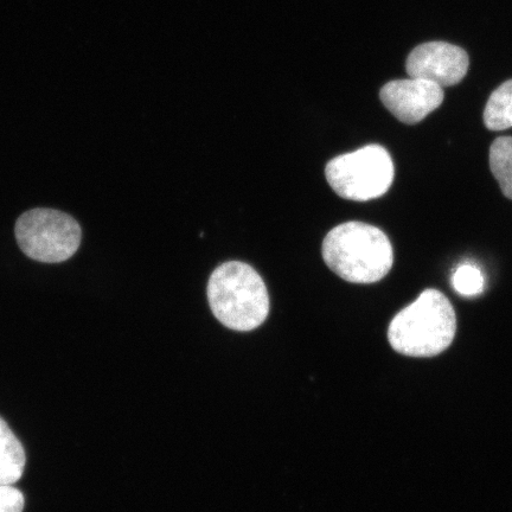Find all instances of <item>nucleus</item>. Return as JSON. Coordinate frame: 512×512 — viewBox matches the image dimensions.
Instances as JSON below:
<instances>
[{
  "label": "nucleus",
  "instance_id": "obj_1",
  "mask_svg": "<svg viewBox=\"0 0 512 512\" xmlns=\"http://www.w3.org/2000/svg\"><path fill=\"white\" fill-rule=\"evenodd\" d=\"M323 259L330 270L352 284H374L392 270V243L381 229L363 222L339 224L326 235Z\"/></svg>",
  "mask_w": 512,
  "mask_h": 512
},
{
  "label": "nucleus",
  "instance_id": "obj_2",
  "mask_svg": "<svg viewBox=\"0 0 512 512\" xmlns=\"http://www.w3.org/2000/svg\"><path fill=\"white\" fill-rule=\"evenodd\" d=\"M456 331V312L450 300L437 290H426L394 317L388 339L401 355L433 357L450 347Z\"/></svg>",
  "mask_w": 512,
  "mask_h": 512
},
{
  "label": "nucleus",
  "instance_id": "obj_3",
  "mask_svg": "<svg viewBox=\"0 0 512 512\" xmlns=\"http://www.w3.org/2000/svg\"><path fill=\"white\" fill-rule=\"evenodd\" d=\"M208 300L217 320L234 331L259 328L270 312L264 280L253 267L240 261L226 262L211 274Z\"/></svg>",
  "mask_w": 512,
  "mask_h": 512
},
{
  "label": "nucleus",
  "instance_id": "obj_4",
  "mask_svg": "<svg viewBox=\"0 0 512 512\" xmlns=\"http://www.w3.org/2000/svg\"><path fill=\"white\" fill-rule=\"evenodd\" d=\"M394 164L389 152L380 145L332 159L325 176L330 187L345 200L366 202L386 194L394 181Z\"/></svg>",
  "mask_w": 512,
  "mask_h": 512
},
{
  "label": "nucleus",
  "instance_id": "obj_5",
  "mask_svg": "<svg viewBox=\"0 0 512 512\" xmlns=\"http://www.w3.org/2000/svg\"><path fill=\"white\" fill-rule=\"evenodd\" d=\"M16 239L23 253L44 264H60L78 252L82 232L80 224L62 211L32 209L19 217Z\"/></svg>",
  "mask_w": 512,
  "mask_h": 512
},
{
  "label": "nucleus",
  "instance_id": "obj_6",
  "mask_svg": "<svg viewBox=\"0 0 512 512\" xmlns=\"http://www.w3.org/2000/svg\"><path fill=\"white\" fill-rule=\"evenodd\" d=\"M469 66V55L464 49L446 42H428L409 54L406 70L409 78L430 81L443 88L462 81Z\"/></svg>",
  "mask_w": 512,
  "mask_h": 512
},
{
  "label": "nucleus",
  "instance_id": "obj_7",
  "mask_svg": "<svg viewBox=\"0 0 512 512\" xmlns=\"http://www.w3.org/2000/svg\"><path fill=\"white\" fill-rule=\"evenodd\" d=\"M380 98L396 119L414 125L443 104L444 89L430 81L409 78L388 82Z\"/></svg>",
  "mask_w": 512,
  "mask_h": 512
},
{
  "label": "nucleus",
  "instance_id": "obj_8",
  "mask_svg": "<svg viewBox=\"0 0 512 512\" xmlns=\"http://www.w3.org/2000/svg\"><path fill=\"white\" fill-rule=\"evenodd\" d=\"M27 457L6 422L0 418V485H12L22 478Z\"/></svg>",
  "mask_w": 512,
  "mask_h": 512
},
{
  "label": "nucleus",
  "instance_id": "obj_9",
  "mask_svg": "<svg viewBox=\"0 0 512 512\" xmlns=\"http://www.w3.org/2000/svg\"><path fill=\"white\" fill-rule=\"evenodd\" d=\"M484 124L491 131L512 127V80L504 82L491 94L484 111Z\"/></svg>",
  "mask_w": 512,
  "mask_h": 512
},
{
  "label": "nucleus",
  "instance_id": "obj_10",
  "mask_svg": "<svg viewBox=\"0 0 512 512\" xmlns=\"http://www.w3.org/2000/svg\"><path fill=\"white\" fill-rule=\"evenodd\" d=\"M490 168L503 194L512 200V137H499L492 143Z\"/></svg>",
  "mask_w": 512,
  "mask_h": 512
},
{
  "label": "nucleus",
  "instance_id": "obj_11",
  "mask_svg": "<svg viewBox=\"0 0 512 512\" xmlns=\"http://www.w3.org/2000/svg\"><path fill=\"white\" fill-rule=\"evenodd\" d=\"M452 286L460 296L466 298L477 297L485 290L484 273L473 262H464L454 271Z\"/></svg>",
  "mask_w": 512,
  "mask_h": 512
},
{
  "label": "nucleus",
  "instance_id": "obj_12",
  "mask_svg": "<svg viewBox=\"0 0 512 512\" xmlns=\"http://www.w3.org/2000/svg\"><path fill=\"white\" fill-rule=\"evenodd\" d=\"M24 496L12 485H0V512H23Z\"/></svg>",
  "mask_w": 512,
  "mask_h": 512
}]
</instances>
